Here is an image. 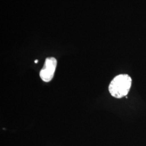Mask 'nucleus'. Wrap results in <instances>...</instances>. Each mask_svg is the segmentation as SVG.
<instances>
[{
	"label": "nucleus",
	"instance_id": "2",
	"mask_svg": "<svg viewBox=\"0 0 146 146\" xmlns=\"http://www.w3.org/2000/svg\"><path fill=\"white\" fill-rule=\"evenodd\" d=\"M56 66L57 60L55 58L50 57L46 59L44 66L40 72V76L43 81L48 82L52 80Z\"/></svg>",
	"mask_w": 146,
	"mask_h": 146
},
{
	"label": "nucleus",
	"instance_id": "1",
	"mask_svg": "<svg viewBox=\"0 0 146 146\" xmlns=\"http://www.w3.org/2000/svg\"><path fill=\"white\" fill-rule=\"evenodd\" d=\"M131 78L127 74H120L115 76L109 86L110 94L117 99L127 96L131 89Z\"/></svg>",
	"mask_w": 146,
	"mask_h": 146
},
{
	"label": "nucleus",
	"instance_id": "3",
	"mask_svg": "<svg viewBox=\"0 0 146 146\" xmlns=\"http://www.w3.org/2000/svg\"><path fill=\"white\" fill-rule=\"evenodd\" d=\"M34 62L35 63H36L38 62V60H36L35 61V62Z\"/></svg>",
	"mask_w": 146,
	"mask_h": 146
}]
</instances>
